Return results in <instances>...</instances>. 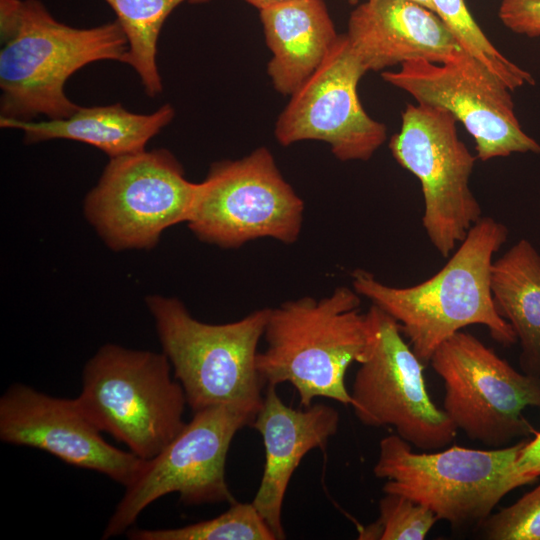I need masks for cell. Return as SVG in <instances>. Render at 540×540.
I'll list each match as a JSON object with an SVG mask.
<instances>
[{"label":"cell","mask_w":540,"mask_h":540,"mask_svg":"<svg viewBox=\"0 0 540 540\" xmlns=\"http://www.w3.org/2000/svg\"><path fill=\"white\" fill-rule=\"evenodd\" d=\"M507 237L503 223L482 216L447 263L427 280L394 287L356 269L352 286L397 321L424 365L444 341L470 325L485 326L498 343L511 346L517 342L516 334L497 312L490 287L493 257Z\"/></svg>","instance_id":"1"},{"label":"cell","mask_w":540,"mask_h":540,"mask_svg":"<svg viewBox=\"0 0 540 540\" xmlns=\"http://www.w3.org/2000/svg\"><path fill=\"white\" fill-rule=\"evenodd\" d=\"M0 117L62 119L80 106L67 80L87 64L125 63L126 36L117 20L77 28L58 21L40 0H0Z\"/></svg>","instance_id":"2"},{"label":"cell","mask_w":540,"mask_h":540,"mask_svg":"<svg viewBox=\"0 0 540 540\" xmlns=\"http://www.w3.org/2000/svg\"><path fill=\"white\" fill-rule=\"evenodd\" d=\"M360 305L353 288L339 286L320 299L305 296L270 308L266 348L256 356L263 383H290L303 407L317 397L351 404L346 371L364 360L371 335Z\"/></svg>","instance_id":"3"},{"label":"cell","mask_w":540,"mask_h":540,"mask_svg":"<svg viewBox=\"0 0 540 540\" xmlns=\"http://www.w3.org/2000/svg\"><path fill=\"white\" fill-rule=\"evenodd\" d=\"M171 370L163 352L108 343L86 362L76 399L101 432L149 460L185 425L186 396Z\"/></svg>","instance_id":"4"},{"label":"cell","mask_w":540,"mask_h":540,"mask_svg":"<svg viewBox=\"0 0 540 540\" xmlns=\"http://www.w3.org/2000/svg\"><path fill=\"white\" fill-rule=\"evenodd\" d=\"M146 304L162 352L193 412L232 403L261 408L264 383L256 369V356L270 308L234 322L208 324L195 319L174 297L150 295Z\"/></svg>","instance_id":"5"},{"label":"cell","mask_w":540,"mask_h":540,"mask_svg":"<svg viewBox=\"0 0 540 540\" xmlns=\"http://www.w3.org/2000/svg\"><path fill=\"white\" fill-rule=\"evenodd\" d=\"M525 441L478 450L414 452L397 434L381 439L373 472L384 493L406 496L454 527L481 524L512 490L530 483L516 462Z\"/></svg>","instance_id":"6"},{"label":"cell","mask_w":540,"mask_h":540,"mask_svg":"<svg viewBox=\"0 0 540 540\" xmlns=\"http://www.w3.org/2000/svg\"><path fill=\"white\" fill-rule=\"evenodd\" d=\"M259 409L222 404L194 412L190 422L154 458L145 460L125 487L102 539L126 533L154 501L178 493L184 505L235 501L225 477L227 454L236 433L251 425Z\"/></svg>","instance_id":"7"},{"label":"cell","mask_w":540,"mask_h":540,"mask_svg":"<svg viewBox=\"0 0 540 540\" xmlns=\"http://www.w3.org/2000/svg\"><path fill=\"white\" fill-rule=\"evenodd\" d=\"M303 215L302 199L271 152L259 147L241 159L211 166L196 183L186 223L203 242L237 248L259 238L291 244L300 235Z\"/></svg>","instance_id":"8"},{"label":"cell","mask_w":540,"mask_h":540,"mask_svg":"<svg viewBox=\"0 0 540 540\" xmlns=\"http://www.w3.org/2000/svg\"><path fill=\"white\" fill-rule=\"evenodd\" d=\"M196 183L167 149L110 158L84 199V215L114 251L150 249L164 230L187 222Z\"/></svg>","instance_id":"9"},{"label":"cell","mask_w":540,"mask_h":540,"mask_svg":"<svg viewBox=\"0 0 540 540\" xmlns=\"http://www.w3.org/2000/svg\"><path fill=\"white\" fill-rule=\"evenodd\" d=\"M457 122L445 109L408 104L400 131L389 143L394 159L420 182L422 225L444 258L482 217L481 206L469 186L476 157L460 140Z\"/></svg>","instance_id":"10"},{"label":"cell","mask_w":540,"mask_h":540,"mask_svg":"<svg viewBox=\"0 0 540 540\" xmlns=\"http://www.w3.org/2000/svg\"><path fill=\"white\" fill-rule=\"evenodd\" d=\"M429 363L443 380L442 409L470 439L501 448L536 433L523 412L540 408V377L518 372L462 330L444 341Z\"/></svg>","instance_id":"11"},{"label":"cell","mask_w":540,"mask_h":540,"mask_svg":"<svg viewBox=\"0 0 540 540\" xmlns=\"http://www.w3.org/2000/svg\"><path fill=\"white\" fill-rule=\"evenodd\" d=\"M366 313L370 344L350 392L356 418L365 426H391L411 446L425 451L446 447L458 430L430 398L425 365L394 318L373 304Z\"/></svg>","instance_id":"12"},{"label":"cell","mask_w":540,"mask_h":540,"mask_svg":"<svg viewBox=\"0 0 540 540\" xmlns=\"http://www.w3.org/2000/svg\"><path fill=\"white\" fill-rule=\"evenodd\" d=\"M381 76L417 103L452 113L473 137L481 161L513 153L540 154V144L516 117L511 90L462 48L444 63L411 60Z\"/></svg>","instance_id":"13"},{"label":"cell","mask_w":540,"mask_h":540,"mask_svg":"<svg viewBox=\"0 0 540 540\" xmlns=\"http://www.w3.org/2000/svg\"><path fill=\"white\" fill-rule=\"evenodd\" d=\"M366 72L346 34L339 35L319 67L290 95L275 125L277 141L283 146L323 141L341 161L369 160L387 131L360 103L357 86Z\"/></svg>","instance_id":"14"},{"label":"cell","mask_w":540,"mask_h":540,"mask_svg":"<svg viewBox=\"0 0 540 540\" xmlns=\"http://www.w3.org/2000/svg\"><path fill=\"white\" fill-rule=\"evenodd\" d=\"M0 439L46 451L124 487L135 480L145 462L109 444L76 398L49 396L22 383L10 385L0 398Z\"/></svg>","instance_id":"15"},{"label":"cell","mask_w":540,"mask_h":540,"mask_svg":"<svg viewBox=\"0 0 540 540\" xmlns=\"http://www.w3.org/2000/svg\"><path fill=\"white\" fill-rule=\"evenodd\" d=\"M275 385H268L251 426L263 438L265 465L253 505L275 534L286 538L282 507L291 477L303 457L323 448L339 426V413L324 403L303 409L286 405Z\"/></svg>","instance_id":"16"},{"label":"cell","mask_w":540,"mask_h":540,"mask_svg":"<svg viewBox=\"0 0 540 540\" xmlns=\"http://www.w3.org/2000/svg\"><path fill=\"white\" fill-rule=\"evenodd\" d=\"M346 36L368 71L411 60L446 62L461 49L433 11L408 0H367L350 14Z\"/></svg>","instance_id":"17"},{"label":"cell","mask_w":540,"mask_h":540,"mask_svg":"<svg viewBox=\"0 0 540 540\" xmlns=\"http://www.w3.org/2000/svg\"><path fill=\"white\" fill-rule=\"evenodd\" d=\"M260 12L274 88L292 95L323 62L337 34L323 0H291Z\"/></svg>","instance_id":"18"},{"label":"cell","mask_w":540,"mask_h":540,"mask_svg":"<svg viewBox=\"0 0 540 540\" xmlns=\"http://www.w3.org/2000/svg\"><path fill=\"white\" fill-rule=\"evenodd\" d=\"M165 104L150 114L128 111L121 104L80 107L62 119L22 121L0 117V126L23 132L28 144L65 139L86 143L115 158L145 150L147 143L174 118Z\"/></svg>","instance_id":"19"},{"label":"cell","mask_w":540,"mask_h":540,"mask_svg":"<svg viewBox=\"0 0 540 540\" xmlns=\"http://www.w3.org/2000/svg\"><path fill=\"white\" fill-rule=\"evenodd\" d=\"M490 287L520 344L523 372L540 377V253L529 240H518L493 261Z\"/></svg>","instance_id":"20"},{"label":"cell","mask_w":540,"mask_h":540,"mask_svg":"<svg viewBox=\"0 0 540 540\" xmlns=\"http://www.w3.org/2000/svg\"><path fill=\"white\" fill-rule=\"evenodd\" d=\"M114 11L127 42L125 64L139 76L146 94L162 92L157 65L160 31L168 16L183 3H206L210 0H104Z\"/></svg>","instance_id":"21"},{"label":"cell","mask_w":540,"mask_h":540,"mask_svg":"<svg viewBox=\"0 0 540 540\" xmlns=\"http://www.w3.org/2000/svg\"><path fill=\"white\" fill-rule=\"evenodd\" d=\"M125 534L130 540H277L253 503L236 501L212 519L177 528L131 527Z\"/></svg>","instance_id":"22"},{"label":"cell","mask_w":540,"mask_h":540,"mask_svg":"<svg viewBox=\"0 0 540 540\" xmlns=\"http://www.w3.org/2000/svg\"><path fill=\"white\" fill-rule=\"evenodd\" d=\"M438 521L416 501L397 493H385L379 501V517L363 528L360 539L423 540Z\"/></svg>","instance_id":"23"},{"label":"cell","mask_w":540,"mask_h":540,"mask_svg":"<svg viewBox=\"0 0 540 540\" xmlns=\"http://www.w3.org/2000/svg\"><path fill=\"white\" fill-rule=\"evenodd\" d=\"M491 540H540V485L482 523Z\"/></svg>","instance_id":"24"},{"label":"cell","mask_w":540,"mask_h":540,"mask_svg":"<svg viewBox=\"0 0 540 540\" xmlns=\"http://www.w3.org/2000/svg\"><path fill=\"white\" fill-rule=\"evenodd\" d=\"M499 18L515 33L528 37L540 36V0H503Z\"/></svg>","instance_id":"25"},{"label":"cell","mask_w":540,"mask_h":540,"mask_svg":"<svg viewBox=\"0 0 540 540\" xmlns=\"http://www.w3.org/2000/svg\"><path fill=\"white\" fill-rule=\"evenodd\" d=\"M519 474L530 483L540 477V432L530 441H525L516 462Z\"/></svg>","instance_id":"26"},{"label":"cell","mask_w":540,"mask_h":540,"mask_svg":"<svg viewBox=\"0 0 540 540\" xmlns=\"http://www.w3.org/2000/svg\"><path fill=\"white\" fill-rule=\"evenodd\" d=\"M259 11L291 0H243Z\"/></svg>","instance_id":"27"},{"label":"cell","mask_w":540,"mask_h":540,"mask_svg":"<svg viewBox=\"0 0 540 540\" xmlns=\"http://www.w3.org/2000/svg\"><path fill=\"white\" fill-rule=\"evenodd\" d=\"M408 1H412L414 3H417L431 11H433L434 13H436L435 11V6H434V2L433 0H408Z\"/></svg>","instance_id":"28"},{"label":"cell","mask_w":540,"mask_h":540,"mask_svg":"<svg viewBox=\"0 0 540 540\" xmlns=\"http://www.w3.org/2000/svg\"><path fill=\"white\" fill-rule=\"evenodd\" d=\"M350 4L355 5L359 0H347Z\"/></svg>","instance_id":"29"},{"label":"cell","mask_w":540,"mask_h":540,"mask_svg":"<svg viewBox=\"0 0 540 540\" xmlns=\"http://www.w3.org/2000/svg\"><path fill=\"white\" fill-rule=\"evenodd\" d=\"M539 206H540V200H539Z\"/></svg>","instance_id":"30"}]
</instances>
